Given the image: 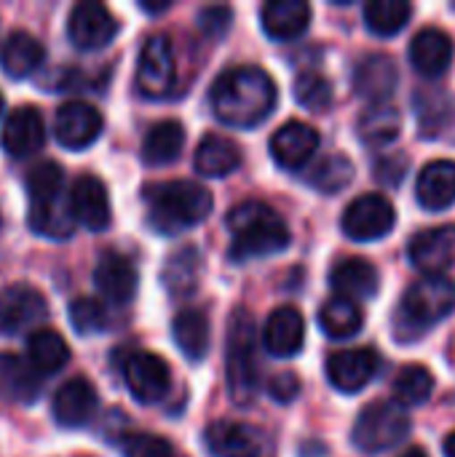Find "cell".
Masks as SVG:
<instances>
[{"mask_svg": "<svg viewBox=\"0 0 455 457\" xmlns=\"http://www.w3.org/2000/svg\"><path fill=\"white\" fill-rule=\"evenodd\" d=\"M378 364L373 348H346L327 359V380L341 394H359L378 375Z\"/></svg>", "mask_w": 455, "mask_h": 457, "instance_id": "2e32d148", "label": "cell"}, {"mask_svg": "<svg viewBox=\"0 0 455 457\" xmlns=\"http://www.w3.org/2000/svg\"><path fill=\"white\" fill-rule=\"evenodd\" d=\"M394 225H397V212L383 193H365L354 198L341 220V228L351 241L386 238L394 230Z\"/></svg>", "mask_w": 455, "mask_h": 457, "instance_id": "9c48e42d", "label": "cell"}, {"mask_svg": "<svg viewBox=\"0 0 455 457\" xmlns=\"http://www.w3.org/2000/svg\"><path fill=\"white\" fill-rule=\"evenodd\" d=\"M351 179H354V163L346 155H341V153L324 155L319 163H314V169L306 177V182L314 190L324 193V195H333V193L346 190L351 185Z\"/></svg>", "mask_w": 455, "mask_h": 457, "instance_id": "f35d334b", "label": "cell"}, {"mask_svg": "<svg viewBox=\"0 0 455 457\" xmlns=\"http://www.w3.org/2000/svg\"><path fill=\"white\" fill-rule=\"evenodd\" d=\"M455 56L453 37L437 27L421 29L410 43V62L426 78H440L451 70Z\"/></svg>", "mask_w": 455, "mask_h": 457, "instance_id": "d4e9b609", "label": "cell"}, {"mask_svg": "<svg viewBox=\"0 0 455 457\" xmlns=\"http://www.w3.org/2000/svg\"><path fill=\"white\" fill-rule=\"evenodd\" d=\"M137 91L147 99H164L172 94L177 80L174 46L169 35H153L145 40L137 62Z\"/></svg>", "mask_w": 455, "mask_h": 457, "instance_id": "ba28073f", "label": "cell"}, {"mask_svg": "<svg viewBox=\"0 0 455 457\" xmlns=\"http://www.w3.org/2000/svg\"><path fill=\"white\" fill-rule=\"evenodd\" d=\"M316 150H319V131L303 120H287L271 137V155L287 171L303 169L316 155Z\"/></svg>", "mask_w": 455, "mask_h": 457, "instance_id": "ffe728a7", "label": "cell"}, {"mask_svg": "<svg viewBox=\"0 0 455 457\" xmlns=\"http://www.w3.org/2000/svg\"><path fill=\"white\" fill-rule=\"evenodd\" d=\"M172 335L174 343L180 348V353L188 361H201L209 353L212 345V329H209V319L204 311L198 308H185L174 316L172 321Z\"/></svg>", "mask_w": 455, "mask_h": 457, "instance_id": "f1b7e54d", "label": "cell"}, {"mask_svg": "<svg viewBox=\"0 0 455 457\" xmlns=\"http://www.w3.org/2000/svg\"><path fill=\"white\" fill-rule=\"evenodd\" d=\"M405 169H408V158L402 155H386L375 163V179H381L383 185L394 187L405 179Z\"/></svg>", "mask_w": 455, "mask_h": 457, "instance_id": "f6af8a7d", "label": "cell"}, {"mask_svg": "<svg viewBox=\"0 0 455 457\" xmlns=\"http://www.w3.org/2000/svg\"><path fill=\"white\" fill-rule=\"evenodd\" d=\"M150 225L158 233H180L212 214V193L190 179H169L145 187Z\"/></svg>", "mask_w": 455, "mask_h": 457, "instance_id": "3957f363", "label": "cell"}, {"mask_svg": "<svg viewBox=\"0 0 455 457\" xmlns=\"http://www.w3.org/2000/svg\"><path fill=\"white\" fill-rule=\"evenodd\" d=\"M241 147L223 134H206L193 155V166L204 177H228L241 166Z\"/></svg>", "mask_w": 455, "mask_h": 457, "instance_id": "83f0119b", "label": "cell"}, {"mask_svg": "<svg viewBox=\"0 0 455 457\" xmlns=\"http://www.w3.org/2000/svg\"><path fill=\"white\" fill-rule=\"evenodd\" d=\"M330 287L343 300H351V303L370 300L381 289V276H378V270H375L373 262H367L362 257H346V260H341V262L333 265V270H330Z\"/></svg>", "mask_w": 455, "mask_h": 457, "instance_id": "cb8c5ba5", "label": "cell"}, {"mask_svg": "<svg viewBox=\"0 0 455 457\" xmlns=\"http://www.w3.org/2000/svg\"><path fill=\"white\" fill-rule=\"evenodd\" d=\"M67 206L75 220V225H83L91 233H102L110 225V198L107 187L94 174H80L70 185Z\"/></svg>", "mask_w": 455, "mask_h": 457, "instance_id": "4fadbf2b", "label": "cell"}, {"mask_svg": "<svg viewBox=\"0 0 455 457\" xmlns=\"http://www.w3.org/2000/svg\"><path fill=\"white\" fill-rule=\"evenodd\" d=\"M306 343V321L298 308L282 305L276 308L263 327V345L276 359H290L303 351Z\"/></svg>", "mask_w": 455, "mask_h": 457, "instance_id": "7402d4cb", "label": "cell"}, {"mask_svg": "<svg viewBox=\"0 0 455 457\" xmlns=\"http://www.w3.org/2000/svg\"><path fill=\"white\" fill-rule=\"evenodd\" d=\"M442 450H445V457H455V431L445 439V447Z\"/></svg>", "mask_w": 455, "mask_h": 457, "instance_id": "7dc6e473", "label": "cell"}, {"mask_svg": "<svg viewBox=\"0 0 455 457\" xmlns=\"http://www.w3.org/2000/svg\"><path fill=\"white\" fill-rule=\"evenodd\" d=\"M292 94H295V102H298L300 107L311 110V112H324V110L333 104V96H335V94H333V83H330L322 72H314V70L300 72V75L295 78Z\"/></svg>", "mask_w": 455, "mask_h": 457, "instance_id": "ab89813d", "label": "cell"}, {"mask_svg": "<svg viewBox=\"0 0 455 457\" xmlns=\"http://www.w3.org/2000/svg\"><path fill=\"white\" fill-rule=\"evenodd\" d=\"M257 324L247 308L233 311L228 324L225 345V375L236 404L249 407L260 391V361H257Z\"/></svg>", "mask_w": 455, "mask_h": 457, "instance_id": "8992f818", "label": "cell"}, {"mask_svg": "<svg viewBox=\"0 0 455 457\" xmlns=\"http://www.w3.org/2000/svg\"><path fill=\"white\" fill-rule=\"evenodd\" d=\"M70 324L78 335H99L110 327V319L99 300L78 297L70 303Z\"/></svg>", "mask_w": 455, "mask_h": 457, "instance_id": "60d3db41", "label": "cell"}, {"mask_svg": "<svg viewBox=\"0 0 455 457\" xmlns=\"http://www.w3.org/2000/svg\"><path fill=\"white\" fill-rule=\"evenodd\" d=\"M185 147V129L180 120H158L142 139V161L147 166H166L180 158Z\"/></svg>", "mask_w": 455, "mask_h": 457, "instance_id": "d6a6232c", "label": "cell"}, {"mask_svg": "<svg viewBox=\"0 0 455 457\" xmlns=\"http://www.w3.org/2000/svg\"><path fill=\"white\" fill-rule=\"evenodd\" d=\"M413 16V5L408 0H370L365 5V24L373 35L392 37L405 29Z\"/></svg>", "mask_w": 455, "mask_h": 457, "instance_id": "8d00e7d4", "label": "cell"}, {"mask_svg": "<svg viewBox=\"0 0 455 457\" xmlns=\"http://www.w3.org/2000/svg\"><path fill=\"white\" fill-rule=\"evenodd\" d=\"M455 313V281L445 276H426L408 287L400 311L394 335L402 343H410L445 321Z\"/></svg>", "mask_w": 455, "mask_h": 457, "instance_id": "5b68a950", "label": "cell"}, {"mask_svg": "<svg viewBox=\"0 0 455 457\" xmlns=\"http://www.w3.org/2000/svg\"><path fill=\"white\" fill-rule=\"evenodd\" d=\"M359 137L370 147L392 145L402 134V115L392 104H373L359 118Z\"/></svg>", "mask_w": 455, "mask_h": 457, "instance_id": "d590c367", "label": "cell"}, {"mask_svg": "<svg viewBox=\"0 0 455 457\" xmlns=\"http://www.w3.org/2000/svg\"><path fill=\"white\" fill-rule=\"evenodd\" d=\"M102 115L88 102H64L54 118L56 142L67 150H86L102 134Z\"/></svg>", "mask_w": 455, "mask_h": 457, "instance_id": "9a60e30c", "label": "cell"}, {"mask_svg": "<svg viewBox=\"0 0 455 457\" xmlns=\"http://www.w3.org/2000/svg\"><path fill=\"white\" fill-rule=\"evenodd\" d=\"M410 265L426 276H442L455 265V225L429 228L410 238L408 244Z\"/></svg>", "mask_w": 455, "mask_h": 457, "instance_id": "5bb4252c", "label": "cell"}, {"mask_svg": "<svg viewBox=\"0 0 455 457\" xmlns=\"http://www.w3.org/2000/svg\"><path fill=\"white\" fill-rule=\"evenodd\" d=\"M434 394V375L424 364H408L394 378V402L400 407H421Z\"/></svg>", "mask_w": 455, "mask_h": 457, "instance_id": "74e56055", "label": "cell"}, {"mask_svg": "<svg viewBox=\"0 0 455 457\" xmlns=\"http://www.w3.org/2000/svg\"><path fill=\"white\" fill-rule=\"evenodd\" d=\"M300 394V378L295 372H279L268 380V396L279 404L295 402Z\"/></svg>", "mask_w": 455, "mask_h": 457, "instance_id": "ee69618b", "label": "cell"}, {"mask_svg": "<svg viewBox=\"0 0 455 457\" xmlns=\"http://www.w3.org/2000/svg\"><path fill=\"white\" fill-rule=\"evenodd\" d=\"M67 35L80 51H99L118 35V19L97 0H80L67 19Z\"/></svg>", "mask_w": 455, "mask_h": 457, "instance_id": "8fae6325", "label": "cell"}, {"mask_svg": "<svg viewBox=\"0 0 455 457\" xmlns=\"http://www.w3.org/2000/svg\"><path fill=\"white\" fill-rule=\"evenodd\" d=\"M231 233V260L247 262L257 257L279 254L290 246V228L284 217L263 201H244L231 209L228 220Z\"/></svg>", "mask_w": 455, "mask_h": 457, "instance_id": "7a4b0ae2", "label": "cell"}, {"mask_svg": "<svg viewBox=\"0 0 455 457\" xmlns=\"http://www.w3.org/2000/svg\"><path fill=\"white\" fill-rule=\"evenodd\" d=\"M94 287L99 289V295L105 300H110L115 305H126L137 295L139 273L129 257H123L118 252H107L99 257V262L94 268Z\"/></svg>", "mask_w": 455, "mask_h": 457, "instance_id": "44dd1931", "label": "cell"}, {"mask_svg": "<svg viewBox=\"0 0 455 457\" xmlns=\"http://www.w3.org/2000/svg\"><path fill=\"white\" fill-rule=\"evenodd\" d=\"M129 394L142 404H156L172 391L169 364L150 351H131L121 364Z\"/></svg>", "mask_w": 455, "mask_h": 457, "instance_id": "30bf717a", "label": "cell"}, {"mask_svg": "<svg viewBox=\"0 0 455 457\" xmlns=\"http://www.w3.org/2000/svg\"><path fill=\"white\" fill-rule=\"evenodd\" d=\"M319 327L333 340H349V337L362 332L365 313L357 303L343 300V297H333L319 311Z\"/></svg>", "mask_w": 455, "mask_h": 457, "instance_id": "e575fe53", "label": "cell"}, {"mask_svg": "<svg viewBox=\"0 0 455 457\" xmlns=\"http://www.w3.org/2000/svg\"><path fill=\"white\" fill-rule=\"evenodd\" d=\"M139 8L147 11V13H161V11H169L172 3H139Z\"/></svg>", "mask_w": 455, "mask_h": 457, "instance_id": "bcb514c9", "label": "cell"}, {"mask_svg": "<svg viewBox=\"0 0 455 457\" xmlns=\"http://www.w3.org/2000/svg\"><path fill=\"white\" fill-rule=\"evenodd\" d=\"M201 273H204V257L196 246H182L177 249L166 265H164V273H161V281L166 287L169 295L174 297H188L198 289V281H201Z\"/></svg>", "mask_w": 455, "mask_h": 457, "instance_id": "1f68e13d", "label": "cell"}, {"mask_svg": "<svg viewBox=\"0 0 455 457\" xmlns=\"http://www.w3.org/2000/svg\"><path fill=\"white\" fill-rule=\"evenodd\" d=\"M27 195H29V228L46 238H70L75 230V220L70 214L64 198V174L54 161L38 163L27 174Z\"/></svg>", "mask_w": 455, "mask_h": 457, "instance_id": "277c9868", "label": "cell"}, {"mask_svg": "<svg viewBox=\"0 0 455 457\" xmlns=\"http://www.w3.org/2000/svg\"><path fill=\"white\" fill-rule=\"evenodd\" d=\"M416 198L426 212H445L455 204V161H432L421 169Z\"/></svg>", "mask_w": 455, "mask_h": 457, "instance_id": "4316f807", "label": "cell"}, {"mask_svg": "<svg viewBox=\"0 0 455 457\" xmlns=\"http://www.w3.org/2000/svg\"><path fill=\"white\" fill-rule=\"evenodd\" d=\"M46 59V48L43 43L24 32V29H16L11 32L5 40H3V51H0V67L11 75V78H27L32 75Z\"/></svg>", "mask_w": 455, "mask_h": 457, "instance_id": "f546056e", "label": "cell"}, {"mask_svg": "<svg viewBox=\"0 0 455 457\" xmlns=\"http://www.w3.org/2000/svg\"><path fill=\"white\" fill-rule=\"evenodd\" d=\"M402 457H429V455H426V453H424L421 447H413V450H408V453H405Z\"/></svg>", "mask_w": 455, "mask_h": 457, "instance_id": "c3c4849f", "label": "cell"}, {"mask_svg": "<svg viewBox=\"0 0 455 457\" xmlns=\"http://www.w3.org/2000/svg\"><path fill=\"white\" fill-rule=\"evenodd\" d=\"M123 457H174L172 445L156 434H126L121 439Z\"/></svg>", "mask_w": 455, "mask_h": 457, "instance_id": "b9f144b4", "label": "cell"}, {"mask_svg": "<svg viewBox=\"0 0 455 457\" xmlns=\"http://www.w3.org/2000/svg\"><path fill=\"white\" fill-rule=\"evenodd\" d=\"M0 396L16 404H32L40 396V375L24 359L0 353Z\"/></svg>", "mask_w": 455, "mask_h": 457, "instance_id": "4dcf8cb0", "label": "cell"}, {"mask_svg": "<svg viewBox=\"0 0 455 457\" xmlns=\"http://www.w3.org/2000/svg\"><path fill=\"white\" fill-rule=\"evenodd\" d=\"M0 112H3V94H0Z\"/></svg>", "mask_w": 455, "mask_h": 457, "instance_id": "681fc988", "label": "cell"}, {"mask_svg": "<svg viewBox=\"0 0 455 457\" xmlns=\"http://www.w3.org/2000/svg\"><path fill=\"white\" fill-rule=\"evenodd\" d=\"M260 21L268 37L295 40L311 24V5L306 0H268L260 11Z\"/></svg>", "mask_w": 455, "mask_h": 457, "instance_id": "484cf974", "label": "cell"}, {"mask_svg": "<svg viewBox=\"0 0 455 457\" xmlns=\"http://www.w3.org/2000/svg\"><path fill=\"white\" fill-rule=\"evenodd\" d=\"M231 21H233V13L228 5H206L201 13H198V27L204 35L209 37H220L231 29Z\"/></svg>", "mask_w": 455, "mask_h": 457, "instance_id": "7bdbcfd3", "label": "cell"}, {"mask_svg": "<svg viewBox=\"0 0 455 457\" xmlns=\"http://www.w3.org/2000/svg\"><path fill=\"white\" fill-rule=\"evenodd\" d=\"M276 83L274 78L255 64L231 67L212 83L209 104L220 123L233 129L260 126L276 107Z\"/></svg>", "mask_w": 455, "mask_h": 457, "instance_id": "6da1fadb", "label": "cell"}, {"mask_svg": "<svg viewBox=\"0 0 455 457\" xmlns=\"http://www.w3.org/2000/svg\"><path fill=\"white\" fill-rule=\"evenodd\" d=\"M70 361V348L64 337L54 329H35L27 337V364L38 375H54Z\"/></svg>", "mask_w": 455, "mask_h": 457, "instance_id": "836d02e7", "label": "cell"}, {"mask_svg": "<svg viewBox=\"0 0 455 457\" xmlns=\"http://www.w3.org/2000/svg\"><path fill=\"white\" fill-rule=\"evenodd\" d=\"M97 410H99V394L86 378H70L64 386H59L51 402L54 420L64 428H80L91 423Z\"/></svg>", "mask_w": 455, "mask_h": 457, "instance_id": "ac0fdd59", "label": "cell"}, {"mask_svg": "<svg viewBox=\"0 0 455 457\" xmlns=\"http://www.w3.org/2000/svg\"><path fill=\"white\" fill-rule=\"evenodd\" d=\"M48 316L46 297L29 284H8L0 289V335H19L38 327Z\"/></svg>", "mask_w": 455, "mask_h": 457, "instance_id": "7c38bea8", "label": "cell"}, {"mask_svg": "<svg viewBox=\"0 0 455 457\" xmlns=\"http://www.w3.org/2000/svg\"><path fill=\"white\" fill-rule=\"evenodd\" d=\"M43 142H46V123H43V115L38 112V107L21 104L8 112L3 131H0V147L11 158H27L32 153H38L43 147Z\"/></svg>", "mask_w": 455, "mask_h": 457, "instance_id": "e0dca14e", "label": "cell"}, {"mask_svg": "<svg viewBox=\"0 0 455 457\" xmlns=\"http://www.w3.org/2000/svg\"><path fill=\"white\" fill-rule=\"evenodd\" d=\"M351 83H354L357 96H362L373 104H386V99L400 86V70L392 56L367 54L357 62Z\"/></svg>", "mask_w": 455, "mask_h": 457, "instance_id": "d6986e66", "label": "cell"}, {"mask_svg": "<svg viewBox=\"0 0 455 457\" xmlns=\"http://www.w3.org/2000/svg\"><path fill=\"white\" fill-rule=\"evenodd\" d=\"M408 434L410 415L405 407H400L397 402H373L359 412L351 442L365 455H381L400 447L408 439Z\"/></svg>", "mask_w": 455, "mask_h": 457, "instance_id": "52a82bcc", "label": "cell"}, {"mask_svg": "<svg viewBox=\"0 0 455 457\" xmlns=\"http://www.w3.org/2000/svg\"><path fill=\"white\" fill-rule=\"evenodd\" d=\"M204 445L212 457H263V436L247 423H212L204 434Z\"/></svg>", "mask_w": 455, "mask_h": 457, "instance_id": "603a6c76", "label": "cell"}]
</instances>
